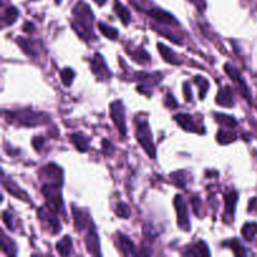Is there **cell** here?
Segmentation results:
<instances>
[{
  "label": "cell",
  "mask_w": 257,
  "mask_h": 257,
  "mask_svg": "<svg viewBox=\"0 0 257 257\" xmlns=\"http://www.w3.org/2000/svg\"><path fill=\"white\" fill-rule=\"evenodd\" d=\"M114 10H115V13H117L118 18H119V19L122 20L123 24H124V25L130 24V22H131V13H130V10L127 9V8L123 7V5L119 4V3H118V2H115Z\"/></svg>",
  "instance_id": "cell-13"
},
{
  "label": "cell",
  "mask_w": 257,
  "mask_h": 257,
  "mask_svg": "<svg viewBox=\"0 0 257 257\" xmlns=\"http://www.w3.org/2000/svg\"><path fill=\"white\" fill-rule=\"evenodd\" d=\"M216 102L218 103V104L223 105V107H232L233 105V97H232V92H231V88L228 87H225L222 88V89L218 92L217 97H216Z\"/></svg>",
  "instance_id": "cell-8"
},
{
  "label": "cell",
  "mask_w": 257,
  "mask_h": 257,
  "mask_svg": "<svg viewBox=\"0 0 257 257\" xmlns=\"http://www.w3.org/2000/svg\"><path fill=\"white\" fill-rule=\"evenodd\" d=\"M257 233L256 223H246L242 228V236L246 241H251Z\"/></svg>",
  "instance_id": "cell-18"
},
{
  "label": "cell",
  "mask_w": 257,
  "mask_h": 257,
  "mask_svg": "<svg viewBox=\"0 0 257 257\" xmlns=\"http://www.w3.org/2000/svg\"><path fill=\"white\" fill-rule=\"evenodd\" d=\"M73 215H74V221H75V227H77V230H83L85 226V220L87 218L83 217V213L82 211H77L75 208H73Z\"/></svg>",
  "instance_id": "cell-22"
},
{
  "label": "cell",
  "mask_w": 257,
  "mask_h": 257,
  "mask_svg": "<svg viewBox=\"0 0 257 257\" xmlns=\"http://www.w3.org/2000/svg\"><path fill=\"white\" fill-rule=\"evenodd\" d=\"M236 140V135L228 132V131L221 130L220 132L217 133V141L221 145H228V143L233 142Z\"/></svg>",
  "instance_id": "cell-19"
},
{
  "label": "cell",
  "mask_w": 257,
  "mask_h": 257,
  "mask_svg": "<svg viewBox=\"0 0 257 257\" xmlns=\"http://www.w3.org/2000/svg\"><path fill=\"white\" fill-rule=\"evenodd\" d=\"M70 141H72L73 145L80 152H85L88 150V140L85 137H83L82 135H72L70 136Z\"/></svg>",
  "instance_id": "cell-14"
},
{
  "label": "cell",
  "mask_w": 257,
  "mask_h": 257,
  "mask_svg": "<svg viewBox=\"0 0 257 257\" xmlns=\"http://www.w3.org/2000/svg\"><path fill=\"white\" fill-rule=\"evenodd\" d=\"M230 247H231V250L233 251V253H235V255H237V256L246 255V251L243 250L242 245H241V243L238 242L237 240H232V241H231V242H230Z\"/></svg>",
  "instance_id": "cell-28"
},
{
  "label": "cell",
  "mask_w": 257,
  "mask_h": 257,
  "mask_svg": "<svg viewBox=\"0 0 257 257\" xmlns=\"http://www.w3.org/2000/svg\"><path fill=\"white\" fill-rule=\"evenodd\" d=\"M175 120L186 131H190V132H200L198 128H196L197 125L193 122L192 117L188 114H177L175 115Z\"/></svg>",
  "instance_id": "cell-9"
},
{
  "label": "cell",
  "mask_w": 257,
  "mask_h": 257,
  "mask_svg": "<svg viewBox=\"0 0 257 257\" xmlns=\"http://www.w3.org/2000/svg\"><path fill=\"white\" fill-rule=\"evenodd\" d=\"M57 250L59 251L60 255H69L72 251V240L69 236H65L62 241L57 243Z\"/></svg>",
  "instance_id": "cell-17"
},
{
  "label": "cell",
  "mask_w": 257,
  "mask_h": 257,
  "mask_svg": "<svg viewBox=\"0 0 257 257\" xmlns=\"http://www.w3.org/2000/svg\"><path fill=\"white\" fill-rule=\"evenodd\" d=\"M175 206L176 211H177V218H178V226L182 228L183 231L190 230V220H188V212L187 207H186L183 198L181 196H176L175 198Z\"/></svg>",
  "instance_id": "cell-4"
},
{
  "label": "cell",
  "mask_w": 257,
  "mask_h": 257,
  "mask_svg": "<svg viewBox=\"0 0 257 257\" xmlns=\"http://www.w3.org/2000/svg\"><path fill=\"white\" fill-rule=\"evenodd\" d=\"M183 93H185L186 99L187 100L192 99V92H191V89H190V87H188L187 83H185V84H183Z\"/></svg>",
  "instance_id": "cell-32"
},
{
  "label": "cell",
  "mask_w": 257,
  "mask_h": 257,
  "mask_svg": "<svg viewBox=\"0 0 257 257\" xmlns=\"http://www.w3.org/2000/svg\"><path fill=\"white\" fill-rule=\"evenodd\" d=\"M158 50H160V53L162 54L163 59L167 60L168 63H171V64H180V60L176 58V54L172 52V50L170 49V48L166 47L165 44H158Z\"/></svg>",
  "instance_id": "cell-11"
},
{
  "label": "cell",
  "mask_w": 257,
  "mask_h": 257,
  "mask_svg": "<svg viewBox=\"0 0 257 257\" xmlns=\"http://www.w3.org/2000/svg\"><path fill=\"white\" fill-rule=\"evenodd\" d=\"M133 58H135L138 63L150 62V55H148L147 53H146V50L142 49V48L138 49L136 53H133Z\"/></svg>",
  "instance_id": "cell-27"
},
{
  "label": "cell",
  "mask_w": 257,
  "mask_h": 257,
  "mask_svg": "<svg viewBox=\"0 0 257 257\" xmlns=\"http://www.w3.org/2000/svg\"><path fill=\"white\" fill-rule=\"evenodd\" d=\"M60 77H62L64 85H70L73 82V78H74V72H73L70 68H64V69L60 72Z\"/></svg>",
  "instance_id": "cell-23"
},
{
  "label": "cell",
  "mask_w": 257,
  "mask_h": 257,
  "mask_svg": "<svg viewBox=\"0 0 257 257\" xmlns=\"http://www.w3.org/2000/svg\"><path fill=\"white\" fill-rule=\"evenodd\" d=\"M225 70H226V73L230 75L231 79H232L233 82L237 83L238 87H240V89H241V92H242V94L245 95V98H248V90H247V88H246V83L243 82V79H242V77L240 75V73H238L235 68L230 67V64L225 65Z\"/></svg>",
  "instance_id": "cell-5"
},
{
  "label": "cell",
  "mask_w": 257,
  "mask_h": 257,
  "mask_svg": "<svg viewBox=\"0 0 257 257\" xmlns=\"http://www.w3.org/2000/svg\"><path fill=\"white\" fill-rule=\"evenodd\" d=\"M225 202H226V211L228 215L233 216V211H235L236 202H237V193L236 192H228L225 195Z\"/></svg>",
  "instance_id": "cell-15"
},
{
  "label": "cell",
  "mask_w": 257,
  "mask_h": 257,
  "mask_svg": "<svg viewBox=\"0 0 257 257\" xmlns=\"http://www.w3.org/2000/svg\"><path fill=\"white\" fill-rule=\"evenodd\" d=\"M43 145H44V138L43 137H37L33 140V146H34V148L37 151H40L42 150Z\"/></svg>",
  "instance_id": "cell-29"
},
{
  "label": "cell",
  "mask_w": 257,
  "mask_h": 257,
  "mask_svg": "<svg viewBox=\"0 0 257 257\" xmlns=\"http://www.w3.org/2000/svg\"><path fill=\"white\" fill-rule=\"evenodd\" d=\"M215 115H216V120H217L220 124L225 125V127L233 128L236 127V124H237L236 119H233V118L230 117V115H225V114H215Z\"/></svg>",
  "instance_id": "cell-21"
},
{
  "label": "cell",
  "mask_w": 257,
  "mask_h": 257,
  "mask_svg": "<svg viewBox=\"0 0 257 257\" xmlns=\"http://www.w3.org/2000/svg\"><path fill=\"white\" fill-rule=\"evenodd\" d=\"M55 2H57V3H59V2H60V0H55Z\"/></svg>",
  "instance_id": "cell-34"
},
{
  "label": "cell",
  "mask_w": 257,
  "mask_h": 257,
  "mask_svg": "<svg viewBox=\"0 0 257 257\" xmlns=\"http://www.w3.org/2000/svg\"><path fill=\"white\" fill-rule=\"evenodd\" d=\"M110 117L113 122L119 130L120 135L124 137L125 136V122H124V108L120 100H115L110 104Z\"/></svg>",
  "instance_id": "cell-3"
},
{
  "label": "cell",
  "mask_w": 257,
  "mask_h": 257,
  "mask_svg": "<svg viewBox=\"0 0 257 257\" xmlns=\"http://www.w3.org/2000/svg\"><path fill=\"white\" fill-rule=\"evenodd\" d=\"M195 82L198 83V85H200V98L201 99H203L206 95V93H207V90H208V82L205 79V78L200 77V75L195 78Z\"/></svg>",
  "instance_id": "cell-24"
},
{
  "label": "cell",
  "mask_w": 257,
  "mask_h": 257,
  "mask_svg": "<svg viewBox=\"0 0 257 257\" xmlns=\"http://www.w3.org/2000/svg\"><path fill=\"white\" fill-rule=\"evenodd\" d=\"M148 14H150L153 19L157 20V22L162 23V24H173V23H176L175 18L171 14H168L167 12H165V10L156 9L155 8V9H151L150 12H148Z\"/></svg>",
  "instance_id": "cell-10"
},
{
  "label": "cell",
  "mask_w": 257,
  "mask_h": 257,
  "mask_svg": "<svg viewBox=\"0 0 257 257\" xmlns=\"http://www.w3.org/2000/svg\"><path fill=\"white\" fill-rule=\"evenodd\" d=\"M18 15H19V12H18L17 9H15L14 7H9L7 9V12H5V17L4 19L7 20L8 24H13V23L17 20Z\"/></svg>",
  "instance_id": "cell-25"
},
{
  "label": "cell",
  "mask_w": 257,
  "mask_h": 257,
  "mask_svg": "<svg viewBox=\"0 0 257 257\" xmlns=\"http://www.w3.org/2000/svg\"><path fill=\"white\" fill-rule=\"evenodd\" d=\"M92 70L94 74L100 75V77H109V72H108V68L105 65L104 60H103L102 55L95 54L94 58L92 60Z\"/></svg>",
  "instance_id": "cell-7"
},
{
  "label": "cell",
  "mask_w": 257,
  "mask_h": 257,
  "mask_svg": "<svg viewBox=\"0 0 257 257\" xmlns=\"http://www.w3.org/2000/svg\"><path fill=\"white\" fill-rule=\"evenodd\" d=\"M85 242H87V248L90 253H93V255H99V240H98V236L95 233V230L93 226L89 227V233L87 235Z\"/></svg>",
  "instance_id": "cell-6"
},
{
  "label": "cell",
  "mask_w": 257,
  "mask_h": 257,
  "mask_svg": "<svg viewBox=\"0 0 257 257\" xmlns=\"http://www.w3.org/2000/svg\"><path fill=\"white\" fill-rule=\"evenodd\" d=\"M187 255H196V256H208L210 255V251H208L207 246L205 242H198L195 246L190 247V250L187 251Z\"/></svg>",
  "instance_id": "cell-16"
},
{
  "label": "cell",
  "mask_w": 257,
  "mask_h": 257,
  "mask_svg": "<svg viewBox=\"0 0 257 257\" xmlns=\"http://www.w3.org/2000/svg\"><path fill=\"white\" fill-rule=\"evenodd\" d=\"M137 140L142 145L146 152L152 158L156 157V148L152 142V133L147 122H141L137 124Z\"/></svg>",
  "instance_id": "cell-1"
},
{
  "label": "cell",
  "mask_w": 257,
  "mask_h": 257,
  "mask_svg": "<svg viewBox=\"0 0 257 257\" xmlns=\"http://www.w3.org/2000/svg\"><path fill=\"white\" fill-rule=\"evenodd\" d=\"M73 13H74V17L78 22V23H74L73 25H74V28L80 27V30H78V33H79L80 35H83V33H84V30L83 29H89V23H92V19H93L92 12H90L89 7H88L87 4H84V3H79V4L74 8V12Z\"/></svg>",
  "instance_id": "cell-2"
},
{
  "label": "cell",
  "mask_w": 257,
  "mask_h": 257,
  "mask_svg": "<svg viewBox=\"0 0 257 257\" xmlns=\"http://www.w3.org/2000/svg\"><path fill=\"white\" fill-rule=\"evenodd\" d=\"M115 213H117V216H119V217L128 218L131 215V210L125 203H119V205L117 206V208H115Z\"/></svg>",
  "instance_id": "cell-26"
},
{
  "label": "cell",
  "mask_w": 257,
  "mask_h": 257,
  "mask_svg": "<svg viewBox=\"0 0 257 257\" xmlns=\"http://www.w3.org/2000/svg\"><path fill=\"white\" fill-rule=\"evenodd\" d=\"M3 221H4V223H5V225H7V227L9 228V230H13L12 218H10L9 213H8V212H3Z\"/></svg>",
  "instance_id": "cell-30"
},
{
  "label": "cell",
  "mask_w": 257,
  "mask_h": 257,
  "mask_svg": "<svg viewBox=\"0 0 257 257\" xmlns=\"http://www.w3.org/2000/svg\"><path fill=\"white\" fill-rule=\"evenodd\" d=\"M166 105L168 108H177V102L175 100V98L172 95H167V99H166Z\"/></svg>",
  "instance_id": "cell-31"
},
{
  "label": "cell",
  "mask_w": 257,
  "mask_h": 257,
  "mask_svg": "<svg viewBox=\"0 0 257 257\" xmlns=\"http://www.w3.org/2000/svg\"><path fill=\"white\" fill-rule=\"evenodd\" d=\"M119 245H120V250L124 255H135V245H133L132 241L124 235H119Z\"/></svg>",
  "instance_id": "cell-12"
},
{
  "label": "cell",
  "mask_w": 257,
  "mask_h": 257,
  "mask_svg": "<svg viewBox=\"0 0 257 257\" xmlns=\"http://www.w3.org/2000/svg\"><path fill=\"white\" fill-rule=\"evenodd\" d=\"M95 3H97V4H99V5H103L104 4L105 2H107V0H94Z\"/></svg>",
  "instance_id": "cell-33"
},
{
  "label": "cell",
  "mask_w": 257,
  "mask_h": 257,
  "mask_svg": "<svg viewBox=\"0 0 257 257\" xmlns=\"http://www.w3.org/2000/svg\"><path fill=\"white\" fill-rule=\"evenodd\" d=\"M98 27H99L100 33H102L105 38H108V39H115V38L118 37L117 29H114V28L112 27H108V25H105L104 23H99Z\"/></svg>",
  "instance_id": "cell-20"
}]
</instances>
